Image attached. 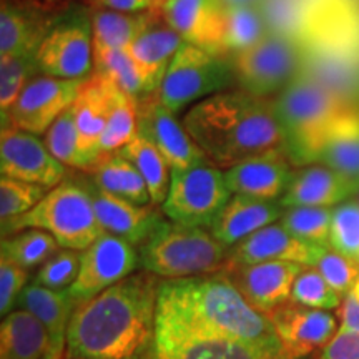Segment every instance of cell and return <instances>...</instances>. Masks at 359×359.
<instances>
[{"label": "cell", "instance_id": "cell-44", "mask_svg": "<svg viewBox=\"0 0 359 359\" xmlns=\"http://www.w3.org/2000/svg\"><path fill=\"white\" fill-rule=\"evenodd\" d=\"M82 253L77 250H60L45 262L35 273V285L50 290H69L77 280Z\"/></svg>", "mask_w": 359, "mask_h": 359}, {"label": "cell", "instance_id": "cell-20", "mask_svg": "<svg viewBox=\"0 0 359 359\" xmlns=\"http://www.w3.org/2000/svg\"><path fill=\"white\" fill-rule=\"evenodd\" d=\"M291 170L283 148L251 156L224 172V180L233 195H246L262 200H281L293 182Z\"/></svg>", "mask_w": 359, "mask_h": 359}, {"label": "cell", "instance_id": "cell-17", "mask_svg": "<svg viewBox=\"0 0 359 359\" xmlns=\"http://www.w3.org/2000/svg\"><path fill=\"white\" fill-rule=\"evenodd\" d=\"M285 359H304L323 348L338 333L334 314L288 302L271 314Z\"/></svg>", "mask_w": 359, "mask_h": 359}, {"label": "cell", "instance_id": "cell-15", "mask_svg": "<svg viewBox=\"0 0 359 359\" xmlns=\"http://www.w3.org/2000/svg\"><path fill=\"white\" fill-rule=\"evenodd\" d=\"M0 170L2 177L48 190L60 185L67 177V167L52 155L39 135L12 127L2 128L0 133Z\"/></svg>", "mask_w": 359, "mask_h": 359}, {"label": "cell", "instance_id": "cell-7", "mask_svg": "<svg viewBox=\"0 0 359 359\" xmlns=\"http://www.w3.org/2000/svg\"><path fill=\"white\" fill-rule=\"evenodd\" d=\"M304 43L288 35L268 32L253 47L230 57L238 88L271 98L302 74Z\"/></svg>", "mask_w": 359, "mask_h": 359}, {"label": "cell", "instance_id": "cell-40", "mask_svg": "<svg viewBox=\"0 0 359 359\" xmlns=\"http://www.w3.org/2000/svg\"><path fill=\"white\" fill-rule=\"evenodd\" d=\"M45 145L52 151V155L64 163L65 167L85 170L87 172V163H85L82 154H80L79 133L75 127L74 109H67L52 127L45 133Z\"/></svg>", "mask_w": 359, "mask_h": 359}, {"label": "cell", "instance_id": "cell-21", "mask_svg": "<svg viewBox=\"0 0 359 359\" xmlns=\"http://www.w3.org/2000/svg\"><path fill=\"white\" fill-rule=\"evenodd\" d=\"M85 187L92 195L95 215L105 233L122 238L135 248H140L156 226L167 218L155 205H137L118 198L100 190L93 182H85Z\"/></svg>", "mask_w": 359, "mask_h": 359}, {"label": "cell", "instance_id": "cell-8", "mask_svg": "<svg viewBox=\"0 0 359 359\" xmlns=\"http://www.w3.org/2000/svg\"><path fill=\"white\" fill-rule=\"evenodd\" d=\"M235 83L230 57L183 42L158 88L161 103L175 115Z\"/></svg>", "mask_w": 359, "mask_h": 359}, {"label": "cell", "instance_id": "cell-50", "mask_svg": "<svg viewBox=\"0 0 359 359\" xmlns=\"http://www.w3.org/2000/svg\"><path fill=\"white\" fill-rule=\"evenodd\" d=\"M224 7H240V6H262L263 0H219Z\"/></svg>", "mask_w": 359, "mask_h": 359}, {"label": "cell", "instance_id": "cell-35", "mask_svg": "<svg viewBox=\"0 0 359 359\" xmlns=\"http://www.w3.org/2000/svg\"><path fill=\"white\" fill-rule=\"evenodd\" d=\"M138 132V98L116 88L109 120L100 140V156L116 154Z\"/></svg>", "mask_w": 359, "mask_h": 359}, {"label": "cell", "instance_id": "cell-26", "mask_svg": "<svg viewBox=\"0 0 359 359\" xmlns=\"http://www.w3.org/2000/svg\"><path fill=\"white\" fill-rule=\"evenodd\" d=\"M359 188L346 177L326 165H309L294 173L288 191L280 200L285 208L290 206H325L334 208L353 195Z\"/></svg>", "mask_w": 359, "mask_h": 359}, {"label": "cell", "instance_id": "cell-22", "mask_svg": "<svg viewBox=\"0 0 359 359\" xmlns=\"http://www.w3.org/2000/svg\"><path fill=\"white\" fill-rule=\"evenodd\" d=\"M183 42L185 40L180 34L163 20L158 8H151L145 29L127 48L140 72L145 95L158 92L165 74Z\"/></svg>", "mask_w": 359, "mask_h": 359}, {"label": "cell", "instance_id": "cell-49", "mask_svg": "<svg viewBox=\"0 0 359 359\" xmlns=\"http://www.w3.org/2000/svg\"><path fill=\"white\" fill-rule=\"evenodd\" d=\"M87 6L127 13H140L156 8V0H87Z\"/></svg>", "mask_w": 359, "mask_h": 359}, {"label": "cell", "instance_id": "cell-41", "mask_svg": "<svg viewBox=\"0 0 359 359\" xmlns=\"http://www.w3.org/2000/svg\"><path fill=\"white\" fill-rule=\"evenodd\" d=\"M290 302L299 306L331 311L341 306L343 296H339L327 285V281L316 268L306 266L296 278Z\"/></svg>", "mask_w": 359, "mask_h": 359}, {"label": "cell", "instance_id": "cell-5", "mask_svg": "<svg viewBox=\"0 0 359 359\" xmlns=\"http://www.w3.org/2000/svg\"><path fill=\"white\" fill-rule=\"evenodd\" d=\"M231 248L205 228L187 226L165 218L138 248L142 269L161 280H180L223 271L230 266Z\"/></svg>", "mask_w": 359, "mask_h": 359}, {"label": "cell", "instance_id": "cell-19", "mask_svg": "<svg viewBox=\"0 0 359 359\" xmlns=\"http://www.w3.org/2000/svg\"><path fill=\"white\" fill-rule=\"evenodd\" d=\"M326 250L299 240L291 235L280 222H276L233 246L230 251V266L264 262H291L304 266H316L318 259Z\"/></svg>", "mask_w": 359, "mask_h": 359}, {"label": "cell", "instance_id": "cell-2", "mask_svg": "<svg viewBox=\"0 0 359 359\" xmlns=\"http://www.w3.org/2000/svg\"><path fill=\"white\" fill-rule=\"evenodd\" d=\"M161 281L143 269L77 304L64 359H151Z\"/></svg>", "mask_w": 359, "mask_h": 359}, {"label": "cell", "instance_id": "cell-51", "mask_svg": "<svg viewBox=\"0 0 359 359\" xmlns=\"http://www.w3.org/2000/svg\"><path fill=\"white\" fill-rule=\"evenodd\" d=\"M165 2V0H156V8H158L160 6H161V4H163Z\"/></svg>", "mask_w": 359, "mask_h": 359}, {"label": "cell", "instance_id": "cell-37", "mask_svg": "<svg viewBox=\"0 0 359 359\" xmlns=\"http://www.w3.org/2000/svg\"><path fill=\"white\" fill-rule=\"evenodd\" d=\"M333 210L325 206H290L280 223L299 240L330 248Z\"/></svg>", "mask_w": 359, "mask_h": 359}, {"label": "cell", "instance_id": "cell-23", "mask_svg": "<svg viewBox=\"0 0 359 359\" xmlns=\"http://www.w3.org/2000/svg\"><path fill=\"white\" fill-rule=\"evenodd\" d=\"M116 88L118 87L114 82L93 72L85 80L77 100L72 105L79 133L80 154L87 163V172L100 158V140Z\"/></svg>", "mask_w": 359, "mask_h": 359}, {"label": "cell", "instance_id": "cell-13", "mask_svg": "<svg viewBox=\"0 0 359 359\" xmlns=\"http://www.w3.org/2000/svg\"><path fill=\"white\" fill-rule=\"evenodd\" d=\"M302 74L348 105L359 107V40L323 39L306 43Z\"/></svg>", "mask_w": 359, "mask_h": 359}, {"label": "cell", "instance_id": "cell-27", "mask_svg": "<svg viewBox=\"0 0 359 359\" xmlns=\"http://www.w3.org/2000/svg\"><path fill=\"white\" fill-rule=\"evenodd\" d=\"M74 296L69 290H50L29 283L19 299V306L37 316L50 338V353L47 359H64L67 333L72 314L75 311Z\"/></svg>", "mask_w": 359, "mask_h": 359}, {"label": "cell", "instance_id": "cell-10", "mask_svg": "<svg viewBox=\"0 0 359 359\" xmlns=\"http://www.w3.org/2000/svg\"><path fill=\"white\" fill-rule=\"evenodd\" d=\"M40 75L87 79L93 74V29L88 7H67L37 50Z\"/></svg>", "mask_w": 359, "mask_h": 359}, {"label": "cell", "instance_id": "cell-31", "mask_svg": "<svg viewBox=\"0 0 359 359\" xmlns=\"http://www.w3.org/2000/svg\"><path fill=\"white\" fill-rule=\"evenodd\" d=\"M120 155L132 161L145 180L148 191H150L151 205L161 206L167 200L170 182H172V168L168 161L161 155L158 147L151 142V138L138 128L128 145L118 151Z\"/></svg>", "mask_w": 359, "mask_h": 359}, {"label": "cell", "instance_id": "cell-43", "mask_svg": "<svg viewBox=\"0 0 359 359\" xmlns=\"http://www.w3.org/2000/svg\"><path fill=\"white\" fill-rule=\"evenodd\" d=\"M48 188L2 177L0 178V218L13 219L34 208L47 195Z\"/></svg>", "mask_w": 359, "mask_h": 359}, {"label": "cell", "instance_id": "cell-32", "mask_svg": "<svg viewBox=\"0 0 359 359\" xmlns=\"http://www.w3.org/2000/svg\"><path fill=\"white\" fill-rule=\"evenodd\" d=\"M88 11L93 29V48H128L145 29L150 15V11L127 13L93 7H88Z\"/></svg>", "mask_w": 359, "mask_h": 359}, {"label": "cell", "instance_id": "cell-48", "mask_svg": "<svg viewBox=\"0 0 359 359\" xmlns=\"http://www.w3.org/2000/svg\"><path fill=\"white\" fill-rule=\"evenodd\" d=\"M339 330L344 333H359V278L353 288L343 296L339 308Z\"/></svg>", "mask_w": 359, "mask_h": 359}, {"label": "cell", "instance_id": "cell-38", "mask_svg": "<svg viewBox=\"0 0 359 359\" xmlns=\"http://www.w3.org/2000/svg\"><path fill=\"white\" fill-rule=\"evenodd\" d=\"M151 359H285L281 354L264 351L251 344L235 341H205L188 344L167 354H154Z\"/></svg>", "mask_w": 359, "mask_h": 359}, {"label": "cell", "instance_id": "cell-28", "mask_svg": "<svg viewBox=\"0 0 359 359\" xmlns=\"http://www.w3.org/2000/svg\"><path fill=\"white\" fill-rule=\"evenodd\" d=\"M50 338L37 316L17 308L0 325V359H47Z\"/></svg>", "mask_w": 359, "mask_h": 359}, {"label": "cell", "instance_id": "cell-47", "mask_svg": "<svg viewBox=\"0 0 359 359\" xmlns=\"http://www.w3.org/2000/svg\"><path fill=\"white\" fill-rule=\"evenodd\" d=\"M320 359H359V333L338 331L321 349Z\"/></svg>", "mask_w": 359, "mask_h": 359}, {"label": "cell", "instance_id": "cell-45", "mask_svg": "<svg viewBox=\"0 0 359 359\" xmlns=\"http://www.w3.org/2000/svg\"><path fill=\"white\" fill-rule=\"evenodd\" d=\"M314 268L339 296L346 294L359 278V263L333 248H327L321 255Z\"/></svg>", "mask_w": 359, "mask_h": 359}, {"label": "cell", "instance_id": "cell-30", "mask_svg": "<svg viewBox=\"0 0 359 359\" xmlns=\"http://www.w3.org/2000/svg\"><path fill=\"white\" fill-rule=\"evenodd\" d=\"M88 172L92 173V182L100 190L132 203L151 205L150 191L142 173L118 151L100 156Z\"/></svg>", "mask_w": 359, "mask_h": 359}, {"label": "cell", "instance_id": "cell-9", "mask_svg": "<svg viewBox=\"0 0 359 359\" xmlns=\"http://www.w3.org/2000/svg\"><path fill=\"white\" fill-rule=\"evenodd\" d=\"M231 196L224 172L206 161L185 170H172V182L161 212L175 223L212 228Z\"/></svg>", "mask_w": 359, "mask_h": 359}, {"label": "cell", "instance_id": "cell-11", "mask_svg": "<svg viewBox=\"0 0 359 359\" xmlns=\"http://www.w3.org/2000/svg\"><path fill=\"white\" fill-rule=\"evenodd\" d=\"M87 79L37 75L25 85L7 115L2 116V128H19L34 135L47 133L58 116L74 105Z\"/></svg>", "mask_w": 359, "mask_h": 359}, {"label": "cell", "instance_id": "cell-4", "mask_svg": "<svg viewBox=\"0 0 359 359\" xmlns=\"http://www.w3.org/2000/svg\"><path fill=\"white\" fill-rule=\"evenodd\" d=\"M349 107L303 74L278 93L275 109L283 133V151L291 163L318 161L327 132Z\"/></svg>", "mask_w": 359, "mask_h": 359}, {"label": "cell", "instance_id": "cell-42", "mask_svg": "<svg viewBox=\"0 0 359 359\" xmlns=\"http://www.w3.org/2000/svg\"><path fill=\"white\" fill-rule=\"evenodd\" d=\"M330 248L359 263V201L334 206Z\"/></svg>", "mask_w": 359, "mask_h": 359}, {"label": "cell", "instance_id": "cell-12", "mask_svg": "<svg viewBox=\"0 0 359 359\" xmlns=\"http://www.w3.org/2000/svg\"><path fill=\"white\" fill-rule=\"evenodd\" d=\"M140 264L138 248L122 238L105 233L82 251L80 273L69 291L75 303L90 302L105 290L137 273Z\"/></svg>", "mask_w": 359, "mask_h": 359}, {"label": "cell", "instance_id": "cell-46", "mask_svg": "<svg viewBox=\"0 0 359 359\" xmlns=\"http://www.w3.org/2000/svg\"><path fill=\"white\" fill-rule=\"evenodd\" d=\"M29 269H24L7 259L0 258V314L7 316L15 306H19V299L29 285Z\"/></svg>", "mask_w": 359, "mask_h": 359}, {"label": "cell", "instance_id": "cell-3", "mask_svg": "<svg viewBox=\"0 0 359 359\" xmlns=\"http://www.w3.org/2000/svg\"><path fill=\"white\" fill-rule=\"evenodd\" d=\"M187 132L215 167L231 168L251 156L283 148L275 98L246 90H223L191 107Z\"/></svg>", "mask_w": 359, "mask_h": 359}, {"label": "cell", "instance_id": "cell-18", "mask_svg": "<svg viewBox=\"0 0 359 359\" xmlns=\"http://www.w3.org/2000/svg\"><path fill=\"white\" fill-rule=\"evenodd\" d=\"M304 264L291 262H264L255 264H236L224 271L255 308L271 314L291 299V291Z\"/></svg>", "mask_w": 359, "mask_h": 359}, {"label": "cell", "instance_id": "cell-1", "mask_svg": "<svg viewBox=\"0 0 359 359\" xmlns=\"http://www.w3.org/2000/svg\"><path fill=\"white\" fill-rule=\"evenodd\" d=\"M205 341H235L283 356L271 318L241 294L224 269L160 285L154 354Z\"/></svg>", "mask_w": 359, "mask_h": 359}, {"label": "cell", "instance_id": "cell-34", "mask_svg": "<svg viewBox=\"0 0 359 359\" xmlns=\"http://www.w3.org/2000/svg\"><path fill=\"white\" fill-rule=\"evenodd\" d=\"M58 248L60 245L50 233L39 230V228H29V230L17 231L2 238L0 258L30 271V269L42 266L52 255L57 253Z\"/></svg>", "mask_w": 359, "mask_h": 359}, {"label": "cell", "instance_id": "cell-39", "mask_svg": "<svg viewBox=\"0 0 359 359\" xmlns=\"http://www.w3.org/2000/svg\"><path fill=\"white\" fill-rule=\"evenodd\" d=\"M37 75V53L0 58V115H7L25 85Z\"/></svg>", "mask_w": 359, "mask_h": 359}, {"label": "cell", "instance_id": "cell-52", "mask_svg": "<svg viewBox=\"0 0 359 359\" xmlns=\"http://www.w3.org/2000/svg\"><path fill=\"white\" fill-rule=\"evenodd\" d=\"M45 2H67V0H45Z\"/></svg>", "mask_w": 359, "mask_h": 359}, {"label": "cell", "instance_id": "cell-33", "mask_svg": "<svg viewBox=\"0 0 359 359\" xmlns=\"http://www.w3.org/2000/svg\"><path fill=\"white\" fill-rule=\"evenodd\" d=\"M269 32L262 6L224 7L222 55L231 57L258 43Z\"/></svg>", "mask_w": 359, "mask_h": 359}, {"label": "cell", "instance_id": "cell-25", "mask_svg": "<svg viewBox=\"0 0 359 359\" xmlns=\"http://www.w3.org/2000/svg\"><path fill=\"white\" fill-rule=\"evenodd\" d=\"M285 206L280 200H262L233 195L210 228L212 235L228 248L243 241L262 228L280 222Z\"/></svg>", "mask_w": 359, "mask_h": 359}, {"label": "cell", "instance_id": "cell-14", "mask_svg": "<svg viewBox=\"0 0 359 359\" xmlns=\"http://www.w3.org/2000/svg\"><path fill=\"white\" fill-rule=\"evenodd\" d=\"M67 2L2 0L0 4V58L37 53Z\"/></svg>", "mask_w": 359, "mask_h": 359}, {"label": "cell", "instance_id": "cell-29", "mask_svg": "<svg viewBox=\"0 0 359 359\" xmlns=\"http://www.w3.org/2000/svg\"><path fill=\"white\" fill-rule=\"evenodd\" d=\"M318 163L346 177L359 188V107H349L323 142Z\"/></svg>", "mask_w": 359, "mask_h": 359}, {"label": "cell", "instance_id": "cell-36", "mask_svg": "<svg viewBox=\"0 0 359 359\" xmlns=\"http://www.w3.org/2000/svg\"><path fill=\"white\" fill-rule=\"evenodd\" d=\"M93 72L138 100L145 95L140 72L127 48H93Z\"/></svg>", "mask_w": 359, "mask_h": 359}, {"label": "cell", "instance_id": "cell-6", "mask_svg": "<svg viewBox=\"0 0 359 359\" xmlns=\"http://www.w3.org/2000/svg\"><path fill=\"white\" fill-rule=\"evenodd\" d=\"M39 228L55 238L60 248L87 250L105 230L98 222L92 195L83 183L64 180L50 188L30 212L2 223V238Z\"/></svg>", "mask_w": 359, "mask_h": 359}, {"label": "cell", "instance_id": "cell-16", "mask_svg": "<svg viewBox=\"0 0 359 359\" xmlns=\"http://www.w3.org/2000/svg\"><path fill=\"white\" fill-rule=\"evenodd\" d=\"M138 128L158 147L172 170H185L210 161L183 122L180 123L173 111L161 103L158 92L147 93L138 100Z\"/></svg>", "mask_w": 359, "mask_h": 359}, {"label": "cell", "instance_id": "cell-53", "mask_svg": "<svg viewBox=\"0 0 359 359\" xmlns=\"http://www.w3.org/2000/svg\"><path fill=\"white\" fill-rule=\"evenodd\" d=\"M85 2H87V0H85Z\"/></svg>", "mask_w": 359, "mask_h": 359}, {"label": "cell", "instance_id": "cell-24", "mask_svg": "<svg viewBox=\"0 0 359 359\" xmlns=\"http://www.w3.org/2000/svg\"><path fill=\"white\" fill-rule=\"evenodd\" d=\"M158 11L187 43L222 55L224 6L219 0H165Z\"/></svg>", "mask_w": 359, "mask_h": 359}]
</instances>
